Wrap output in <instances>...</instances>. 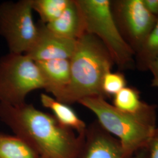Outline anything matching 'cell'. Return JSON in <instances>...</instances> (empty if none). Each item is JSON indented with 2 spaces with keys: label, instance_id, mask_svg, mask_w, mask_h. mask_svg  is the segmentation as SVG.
<instances>
[{
  "label": "cell",
  "instance_id": "1",
  "mask_svg": "<svg viewBox=\"0 0 158 158\" xmlns=\"http://www.w3.org/2000/svg\"><path fill=\"white\" fill-rule=\"evenodd\" d=\"M0 120L40 158H78L85 134L63 127L52 114L32 104H0Z\"/></svg>",
  "mask_w": 158,
  "mask_h": 158
},
{
  "label": "cell",
  "instance_id": "2",
  "mask_svg": "<svg viewBox=\"0 0 158 158\" xmlns=\"http://www.w3.org/2000/svg\"><path fill=\"white\" fill-rule=\"evenodd\" d=\"M78 103L93 113L102 127L118 140L127 156L147 149L156 127V105L147 103L139 111L129 113L117 108L101 96L87 97Z\"/></svg>",
  "mask_w": 158,
  "mask_h": 158
},
{
  "label": "cell",
  "instance_id": "3",
  "mask_svg": "<svg viewBox=\"0 0 158 158\" xmlns=\"http://www.w3.org/2000/svg\"><path fill=\"white\" fill-rule=\"evenodd\" d=\"M70 63L69 83L57 100L70 106L90 97L101 96L106 98L102 90V81L112 70L114 62L100 40L85 32L77 40Z\"/></svg>",
  "mask_w": 158,
  "mask_h": 158
},
{
  "label": "cell",
  "instance_id": "4",
  "mask_svg": "<svg viewBox=\"0 0 158 158\" xmlns=\"http://www.w3.org/2000/svg\"><path fill=\"white\" fill-rule=\"evenodd\" d=\"M85 32L93 35L107 49L119 70L135 69V53L119 31L110 8V0H76Z\"/></svg>",
  "mask_w": 158,
  "mask_h": 158
},
{
  "label": "cell",
  "instance_id": "5",
  "mask_svg": "<svg viewBox=\"0 0 158 158\" xmlns=\"http://www.w3.org/2000/svg\"><path fill=\"white\" fill-rule=\"evenodd\" d=\"M45 86L37 64L27 55L9 52L0 58V104H23L30 93Z\"/></svg>",
  "mask_w": 158,
  "mask_h": 158
},
{
  "label": "cell",
  "instance_id": "6",
  "mask_svg": "<svg viewBox=\"0 0 158 158\" xmlns=\"http://www.w3.org/2000/svg\"><path fill=\"white\" fill-rule=\"evenodd\" d=\"M32 0L6 1L0 4V35L10 53L26 54L38 35Z\"/></svg>",
  "mask_w": 158,
  "mask_h": 158
},
{
  "label": "cell",
  "instance_id": "7",
  "mask_svg": "<svg viewBox=\"0 0 158 158\" xmlns=\"http://www.w3.org/2000/svg\"><path fill=\"white\" fill-rule=\"evenodd\" d=\"M110 8L120 34L135 55L158 18L147 10L142 0H110Z\"/></svg>",
  "mask_w": 158,
  "mask_h": 158
},
{
  "label": "cell",
  "instance_id": "8",
  "mask_svg": "<svg viewBox=\"0 0 158 158\" xmlns=\"http://www.w3.org/2000/svg\"><path fill=\"white\" fill-rule=\"evenodd\" d=\"M78 158H148L147 149L127 156L118 140L95 120L87 127Z\"/></svg>",
  "mask_w": 158,
  "mask_h": 158
},
{
  "label": "cell",
  "instance_id": "9",
  "mask_svg": "<svg viewBox=\"0 0 158 158\" xmlns=\"http://www.w3.org/2000/svg\"><path fill=\"white\" fill-rule=\"evenodd\" d=\"M34 45L25 54L35 62L56 59H70L76 50L77 40H71L51 32L45 23L38 25Z\"/></svg>",
  "mask_w": 158,
  "mask_h": 158
},
{
  "label": "cell",
  "instance_id": "10",
  "mask_svg": "<svg viewBox=\"0 0 158 158\" xmlns=\"http://www.w3.org/2000/svg\"><path fill=\"white\" fill-rule=\"evenodd\" d=\"M36 63L45 81V90L55 98H58L70 81V59H56Z\"/></svg>",
  "mask_w": 158,
  "mask_h": 158
},
{
  "label": "cell",
  "instance_id": "11",
  "mask_svg": "<svg viewBox=\"0 0 158 158\" xmlns=\"http://www.w3.org/2000/svg\"><path fill=\"white\" fill-rule=\"evenodd\" d=\"M45 25L53 33L68 39L77 40L85 33L83 18L76 0H70L60 17Z\"/></svg>",
  "mask_w": 158,
  "mask_h": 158
},
{
  "label": "cell",
  "instance_id": "12",
  "mask_svg": "<svg viewBox=\"0 0 158 158\" xmlns=\"http://www.w3.org/2000/svg\"><path fill=\"white\" fill-rule=\"evenodd\" d=\"M40 102L50 110L52 115L63 127L73 130L79 135L85 134L87 125L69 105L59 102L46 93L40 94Z\"/></svg>",
  "mask_w": 158,
  "mask_h": 158
},
{
  "label": "cell",
  "instance_id": "13",
  "mask_svg": "<svg viewBox=\"0 0 158 158\" xmlns=\"http://www.w3.org/2000/svg\"><path fill=\"white\" fill-rule=\"evenodd\" d=\"M0 158H40L28 143L18 136L0 133Z\"/></svg>",
  "mask_w": 158,
  "mask_h": 158
},
{
  "label": "cell",
  "instance_id": "14",
  "mask_svg": "<svg viewBox=\"0 0 158 158\" xmlns=\"http://www.w3.org/2000/svg\"><path fill=\"white\" fill-rule=\"evenodd\" d=\"M158 55V19L140 49L135 55V68L147 71L150 62Z\"/></svg>",
  "mask_w": 158,
  "mask_h": 158
},
{
  "label": "cell",
  "instance_id": "15",
  "mask_svg": "<svg viewBox=\"0 0 158 158\" xmlns=\"http://www.w3.org/2000/svg\"><path fill=\"white\" fill-rule=\"evenodd\" d=\"M147 102L141 99L140 91L135 87L126 86L113 96V106L119 110L136 113L146 106Z\"/></svg>",
  "mask_w": 158,
  "mask_h": 158
},
{
  "label": "cell",
  "instance_id": "16",
  "mask_svg": "<svg viewBox=\"0 0 158 158\" xmlns=\"http://www.w3.org/2000/svg\"><path fill=\"white\" fill-rule=\"evenodd\" d=\"M70 0H32L33 11L40 16V21L48 24L56 20L66 8Z\"/></svg>",
  "mask_w": 158,
  "mask_h": 158
},
{
  "label": "cell",
  "instance_id": "17",
  "mask_svg": "<svg viewBox=\"0 0 158 158\" xmlns=\"http://www.w3.org/2000/svg\"><path fill=\"white\" fill-rule=\"evenodd\" d=\"M127 81L124 74L121 72L108 73L104 77L102 90L106 98L115 96L127 86Z\"/></svg>",
  "mask_w": 158,
  "mask_h": 158
},
{
  "label": "cell",
  "instance_id": "18",
  "mask_svg": "<svg viewBox=\"0 0 158 158\" xmlns=\"http://www.w3.org/2000/svg\"><path fill=\"white\" fill-rule=\"evenodd\" d=\"M148 158H158V126L153 132L147 148Z\"/></svg>",
  "mask_w": 158,
  "mask_h": 158
},
{
  "label": "cell",
  "instance_id": "19",
  "mask_svg": "<svg viewBox=\"0 0 158 158\" xmlns=\"http://www.w3.org/2000/svg\"><path fill=\"white\" fill-rule=\"evenodd\" d=\"M148 70H149L152 76L151 86L158 89V55L150 62Z\"/></svg>",
  "mask_w": 158,
  "mask_h": 158
},
{
  "label": "cell",
  "instance_id": "20",
  "mask_svg": "<svg viewBox=\"0 0 158 158\" xmlns=\"http://www.w3.org/2000/svg\"><path fill=\"white\" fill-rule=\"evenodd\" d=\"M147 10L158 18V0H142Z\"/></svg>",
  "mask_w": 158,
  "mask_h": 158
}]
</instances>
